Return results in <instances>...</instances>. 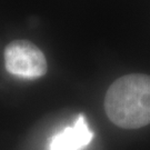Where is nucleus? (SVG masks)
Segmentation results:
<instances>
[{"label": "nucleus", "instance_id": "1", "mask_svg": "<svg viewBox=\"0 0 150 150\" xmlns=\"http://www.w3.org/2000/svg\"><path fill=\"white\" fill-rule=\"evenodd\" d=\"M105 109L108 118L120 128L149 125L150 76L134 74L117 79L106 93Z\"/></svg>", "mask_w": 150, "mask_h": 150}, {"label": "nucleus", "instance_id": "2", "mask_svg": "<svg viewBox=\"0 0 150 150\" xmlns=\"http://www.w3.org/2000/svg\"><path fill=\"white\" fill-rule=\"evenodd\" d=\"M7 71L25 79H37L47 72V60L42 51L27 40H15L5 49Z\"/></svg>", "mask_w": 150, "mask_h": 150}, {"label": "nucleus", "instance_id": "3", "mask_svg": "<svg viewBox=\"0 0 150 150\" xmlns=\"http://www.w3.org/2000/svg\"><path fill=\"white\" fill-rule=\"evenodd\" d=\"M93 132L83 116H79L75 123L56 134L50 140L49 150H82L91 142Z\"/></svg>", "mask_w": 150, "mask_h": 150}]
</instances>
